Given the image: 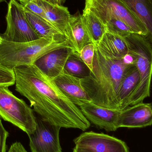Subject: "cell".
<instances>
[{
	"instance_id": "obj_4",
	"label": "cell",
	"mask_w": 152,
	"mask_h": 152,
	"mask_svg": "<svg viewBox=\"0 0 152 152\" xmlns=\"http://www.w3.org/2000/svg\"><path fill=\"white\" fill-rule=\"evenodd\" d=\"M129 48L128 54L139 71V85L129 97L128 106L142 102L151 95L152 77V47L145 37L132 33L124 37Z\"/></svg>"
},
{
	"instance_id": "obj_29",
	"label": "cell",
	"mask_w": 152,
	"mask_h": 152,
	"mask_svg": "<svg viewBox=\"0 0 152 152\" xmlns=\"http://www.w3.org/2000/svg\"><path fill=\"white\" fill-rule=\"evenodd\" d=\"M45 1L53 4H57L58 5L63 6L66 0H45Z\"/></svg>"
},
{
	"instance_id": "obj_12",
	"label": "cell",
	"mask_w": 152,
	"mask_h": 152,
	"mask_svg": "<svg viewBox=\"0 0 152 152\" xmlns=\"http://www.w3.org/2000/svg\"><path fill=\"white\" fill-rule=\"evenodd\" d=\"M75 52V50L72 47H63L53 50L39 58L34 65L45 75L53 80L63 73L68 59Z\"/></svg>"
},
{
	"instance_id": "obj_5",
	"label": "cell",
	"mask_w": 152,
	"mask_h": 152,
	"mask_svg": "<svg viewBox=\"0 0 152 152\" xmlns=\"http://www.w3.org/2000/svg\"><path fill=\"white\" fill-rule=\"evenodd\" d=\"M0 117L28 136L34 133L36 127L34 110L23 99L15 96L7 87H0Z\"/></svg>"
},
{
	"instance_id": "obj_15",
	"label": "cell",
	"mask_w": 152,
	"mask_h": 152,
	"mask_svg": "<svg viewBox=\"0 0 152 152\" xmlns=\"http://www.w3.org/2000/svg\"><path fill=\"white\" fill-rule=\"evenodd\" d=\"M65 36L79 54L84 46L93 43L80 13L71 15Z\"/></svg>"
},
{
	"instance_id": "obj_20",
	"label": "cell",
	"mask_w": 152,
	"mask_h": 152,
	"mask_svg": "<svg viewBox=\"0 0 152 152\" xmlns=\"http://www.w3.org/2000/svg\"><path fill=\"white\" fill-rule=\"evenodd\" d=\"M82 20L87 29L92 42L98 44L106 32V27L103 22L93 12L84 9Z\"/></svg>"
},
{
	"instance_id": "obj_11",
	"label": "cell",
	"mask_w": 152,
	"mask_h": 152,
	"mask_svg": "<svg viewBox=\"0 0 152 152\" xmlns=\"http://www.w3.org/2000/svg\"><path fill=\"white\" fill-rule=\"evenodd\" d=\"M152 125L151 103H139L121 111L117 126L140 128Z\"/></svg>"
},
{
	"instance_id": "obj_3",
	"label": "cell",
	"mask_w": 152,
	"mask_h": 152,
	"mask_svg": "<svg viewBox=\"0 0 152 152\" xmlns=\"http://www.w3.org/2000/svg\"><path fill=\"white\" fill-rule=\"evenodd\" d=\"M63 47L74 48L63 35L22 43L7 41L0 35V63L12 69L20 66L34 65L42 56Z\"/></svg>"
},
{
	"instance_id": "obj_26",
	"label": "cell",
	"mask_w": 152,
	"mask_h": 152,
	"mask_svg": "<svg viewBox=\"0 0 152 152\" xmlns=\"http://www.w3.org/2000/svg\"><path fill=\"white\" fill-rule=\"evenodd\" d=\"M9 133L3 126L0 117V152H6V141Z\"/></svg>"
},
{
	"instance_id": "obj_14",
	"label": "cell",
	"mask_w": 152,
	"mask_h": 152,
	"mask_svg": "<svg viewBox=\"0 0 152 152\" xmlns=\"http://www.w3.org/2000/svg\"><path fill=\"white\" fill-rule=\"evenodd\" d=\"M35 1L43 10L46 20L65 36L71 16L68 8L45 0Z\"/></svg>"
},
{
	"instance_id": "obj_30",
	"label": "cell",
	"mask_w": 152,
	"mask_h": 152,
	"mask_svg": "<svg viewBox=\"0 0 152 152\" xmlns=\"http://www.w3.org/2000/svg\"><path fill=\"white\" fill-rule=\"evenodd\" d=\"M19 1L20 4L23 3L27 1H28V0H18Z\"/></svg>"
},
{
	"instance_id": "obj_21",
	"label": "cell",
	"mask_w": 152,
	"mask_h": 152,
	"mask_svg": "<svg viewBox=\"0 0 152 152\" xmlns=\"http://www.w3.org/2000/svg\"><path fill=\"white\" fill-rule=\"evenodd\" d=\"M64 72L82 79L88 77L91 70L80 58L79 54L75 52L68 59L64 67Z\"/></svg>"
},
{
	"instance_id": "obj_17",
	"label": "cell",
	"mask_w": 152,
	"mask_h": 152,
	"mask_svg": "<svg viewBox=\"0 0 152 152\" xmlns=\"http://www.w3.org/2000/svg\"><path fill=\"white\" fill-rule=\"evenodd\" d=\"M142 22L148 32L146 39L152 47V0H121Z\"/></svg>"
},
{
	"instance_id": "obj_2",
	"label": "cell",
	"mask_w": 152,
	"mask_h": 152,
	"mask_svg": "<svg viewBox=\"0 0 152 152\" xmlns=\"http://www.w3.org/2000/svg\"><path fill=\"white\" fill-rule=\"evenodd\" d=\"M95 45L93 70L88 77L81 79L82 86L93 103L120 111L118 90L130 63L110 56L97 44Z\"/></svg>"
},
{
	"instance_id": "obj_19",
	"label": "cell",
	"mask_w": 152,
	"mask_h": 152,
	"mask_svg": "<svg viewBox=\"0 0 152 152\" xmlns=\"http://www.w3.org/2000/svg\"><path fill=\"white\" fill-rule=\"evenodd\" d=\"M25 11L28 22L39 38L54 37L63 35L45 19L26 9Z\"/></svg>"
},
{
	"instance_id": "obj_9",
	"label": "cell",
	"mask_w": 152,
	"mask_h": 152,
	"mask_svg": "<svg viewBox=\"0 0 152 152\" xmlns=\"http://www.w3.org/2000/svg\"><path fill=\"white\" fill-rule=\"evenodd\" d=\"M74 142L77 146L87 148L94 152H130L124 141L94 131L84 132L75 138Z\"/></svg>"
},
{
	"instance_id": "obj_16",
	"label": "cell",
	"mask_w": 152,
	"mask_h": 152,
	"mask_svg": "<svg viewBox=\"0 0 152 152\" xmlns=\"http://www.w3.org/2000/svg\"><path fill=\"white\" fill-rule=\"evenodd\" d=\"M140 81L139 71L133 63H130L125 70L118 90L117 96L120 111L128 107L129 97L138 86Z\"/></svg>"
},
{
	"instance_id": "obj_28",
	"label": "cell",
	"mask_w": 152,
	"mask_h": 152,
	"mask_svg": "<svg viewBox=\"0 0 152 152\" xmlns=\"http://www.w3.org/2000/svg\"><path fill=\"white\" fill-rule=\"evenodd\" d=\"M73 152H94L87 148H83L75 145L73 149Z\"/></svg>"
},
{
	"instance_id": "obj_27",
	"label": "cell",
	"mask_w": 152,
	"mask_h": 152,
	"mask_svg": "<svg viewBox=\"0 0 152 152\" xmlns=\"http://www.w3.org/2000/svg\"><path fill=\"white\" fill-rule=\"evenodd\" d=\"M8 152H27V151L20 142H16L12 145Z\"/></svg>"
},
{
	"instance_id": "obj_24",
	"label": "cell",
	"mask_w": 152,
	"mask_h": 152,
	"mask_svg": "<svg viewBox=\"0 0 152 152\" xmlns=\"http://www.w3.org/2000/svg\"><path fill=\"white\" fill-rule=\"evenodd\" d=\"M95 50V45L94 43H90L84 46L79 52L80 58L91 71L93 70Z\"/></svg>"
},
{
	"instance_id": "obj_18",
	"label": "cell",
	"mask_w": 152,
	"mask_h": 152,
	"mask_svg": "<svg viewBox=\"0 0 152 152\" xmlns=\"http://www.w3.org/2000/svg\"><path fill=\"white\" fill-rule=\"evenodd\" d=\"M110 56L124 59L129 53V48L124 37L106 31L97 44Z\"/></svg>"
},
{
	"instance_id": "obj_7",
	"label": "cell",
	"mask_w": 152,
	"mask_h": 152,
	"mask_svg": "<svg viewBox=\"0 0 152 152\" xmlns=\"http://www.w3.org/2000/svg\"><path fill=\"white\" fill-rule=\"evenodd\" d=\"M25 9L17 0H10L6 16L7 27L0 34L4 40L15 42H28L39 39L28 22Z\"/></svg>"
},
{
	"instance_id": "obj_8",
	"label": "cell",
	"mask_w": 152,
	"mask_h": 152,
	"mask_svg": "<svg viewBox=\"0 0 152 152\" xmlns=\"http://www.w3.org/2000/svg\"><path fill=\"white\" fill-rule=\"evenodd\" d=\"M34 133L28 135L32 152H62L59 139L61 127L36 117Z\"/></svg>"
},
{
	"instance_id": "obj_23",
	"label": "cell",
	"mask_w": 152,
	"mask_h": 152,
	"mask_svg": "<svg viewBox=\"0 0 152 152\" xmlns=\"http://www.w3.org/2000/svg\"><path fill=\"white\" fill-rule=\"evenodd\" d=\"M16 81L14 69L9 68L0 63V87H9L15 85Z\"/></svg>"
},
{
	"instance_id": "obj_13",
	"label": "cell",
	"mask_w": 152,
	"mask_h": 152,
	"mask_svg": "<svg viewBox=\"0 0 152 152\" xmlns=\"http://www.w3.org/2000/svg\"><path fill=\"white\" fill-rule=\"evenodd\" d=\"M61 91L78 107L91 102L92 100L82 86L81 79L63 73L52 80Z\"/></svg>"
},
{
	"instance_id": "obj_32",
	"label": "cell",
	"mask_w": 152,
	"mask_h": 152,
	"mask_svg": "<svg viewBox=\"0 0 152 152\" xmlns=\"http://www.w3.org/2000/svg\"><path fill=\"white\" fill-rule=\"evenodd\" d=\"M34 1H37V0H34Z\"/></svg>"
},
{
	"instance_id": "obj_6",
	"label": "cell",
	"mask_w": 152,
	"mask_h": 152,
	"mask_svg": "<svg viewBox=\"0 0 152 152\" xmlns=\"http://www.w3.org/2000/svg\"><path fill=\"white\" fill-rule=\"evenodd\" d=\"M84 9L93 12L104 25L111 18H117L128 25L135 34L147 36L145 26L121 0H86Z\"/></svg>"
},
{
	"instance_id": "obj_31",
	"label": "cell",
	"mask_w": 152,
	"mask_h": 152,
	"mask_svg": "<svg viewBox=\"0 0 152 152\" xmlns=\"http://www.w3.org/2000/svg\"><path fill=\"white\" fill-rule=\"evenodd\" d=\"M3 2H6V0H0V3Z\"/></svg>"
},
{
	"instance_id": "obj_1",
	"label": "cell",
	"mask_w": 152,
	"mask_h": 152,
	"mask_svg": "<svg viewBox=\"0 0 152 152\" xmlns=\"http://www.w3.org/2000/svg\"><path fill=\"white\" fill-rule=\"evenodd\" d=\"M14 70L16 91L29 101L42 119L61 128L85 131L90 127L79 107L35 65L20 66Z\"/></svg>"
},
{
	"instance_id": "obj_22",
	"label": "cell",
	"mask_w": 152,
	"mask_h": 152,
	"mask_svg": "<svg viewBox=\"0 0 152 152\" xmlns=\"http://www.w3.org/2000/svg\"><path fill=\"white\" fill-rule=\"evenodd\" d=\"M106 31L125 37L134 33L130 27L123 20L116 18L110 19L105 24Z\"/></svg>"
},
{
	"instance_id": "obj_10",
	"label": "cell",
	"mask_w": 152,
	"mask_h": 152,
	"mask_svg": "<svg viewBox=\"0 0 152 152\" xmlns=\"http://www.w3.org/2000/svg\"><path fill=\"white\" fill-rule=\"evenodd\" d=\"M79 107L86 118L96 127L108 132L118 129L121 111L102 107L92 102Z\"/></svg>"
},
{
	"instance_id": "obj_25",
	"label": "cell",
	"mask_w": 152,
	"mask_h": 152,
	"mask_svg": "<svg viewBox=\"0 0 152 152\" xmlns=\"http://www.w3.org/2000/svg\"><path fill=\"white\" fill-rule=\"evenodd\" d=\"M21 4L26 10L46 20L43 10L34 0H28Z\"/></svg>"
}]
</instances>
